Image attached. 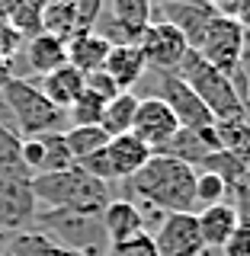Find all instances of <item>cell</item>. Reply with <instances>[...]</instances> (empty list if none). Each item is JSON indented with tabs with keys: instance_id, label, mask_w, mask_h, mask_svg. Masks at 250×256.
<instances>
[{
	"instance_id": "1",
	"label": "cell",
	"mask_w": 250,
	"mask_h": 256,
	"mask_svg": "<svg viewBox=\"0 0 250 256\" xmlns=\"http://www.w3.org/2000/svg\"><path fill=\"white\" fill-rule=\"evenodd\" d=\"M196 173L199 170L170 154H151L148 164L125 180L135 196L128 202H141L157 214H196Z\"/></svg>"
},
{
	"instance_id": "2",
	"label": "cell",
	"mask_w": 250,
	"mask_h": 256,
	"mask_svg": "<svg viewBox=\"0 0 250 256\" xmlns=\"http://www.w3.org/2000/svg\"><path fill=\"white\" fill-rule=\"evenodd\" d=\"M32 192H36L39 212L55 208V212H77V214H103V208L116 198L109 182L93 180L77 164L61 173L32 176Z\"/></svg>"
},
{
	"instance_id": "3",
	"label": "cell",
	"mask_w": 250,
	"mask_h": 256,
	"mask_svg": "<svg viewBox=\"0 0 250 256\" xmlns=\"http://www.w3.org/2000/svg\"><path fill=\"white\" fill-rule=\"evenodd\" d=\"M176 77L202 100V106L215 116V122L247 118V109H244V102H240V96L234 90V80H231L228 74H221L218 68H212L208 61H202L192 48L186 52V58H183Z\"/></svg>"
},
{
	"instance_id": "4",
	"label": "cell",
	"mask_w": 250,
	"mask_h": 256,
	"mask_svg": "<svg viewBox=\"0 0 250 256\" xmlns=\"http://www.w3.org/2000/svg\"><path fill=\"white\" fill-rule=\"evenodd\" d=\"M0 106L16 122L20 138H32V134H45V132H64V116L68 112H61L55 102H48V96L32 80L13 77L0 90Z\"/></svg>"
},
{
	"instance_id": "5",
	"label": "cell",
	"mask_w": 250,
	"mask_h": 256,
	"mask_svg": "<svg viewBox=\"0 0 250 256\" xmlns=\"http://www.w3.org/2000/svg\"><path fill=\"white\" fill-rule=\"evenodd\" d=\"M32 228H36L52 246L77 250L84 256H106V250H109L103 224H100V214H77V212L42 208V212H36Z\"/></svg>"
},
{
	"instance_id": "6",
	"label": "cell",
	"mask_w": 250,
	"mask_h": 256,
	"mask_svg": "<svg viewBox=\"0 0 250 256\" xmlns=\"http://www.w3.org/2000/svg\"><path fill=\"white\" fill-rule=\"evenodd\" d=\"M240 48H244V26H240L234 16L215 13L192 52L202 61H208L212 68H218L221 74L234 77L237 64H240Z\"/></svg>"
},
{
	"instance_id": "7",
	"label": "cell",
	"mask_w": 250,
	"mask_h": 256,
	"mask_svg": "<svg viewBox=\"0 0 250 256\" xmlns=\"http://www.w3.org/2000/svg\"><path fill=\"white\" fill-rule=\"evenodd\" d=\"M135 45H138V52L144 58V68L157 70V77L176 74L183 58H186V52H189V42L180 36V29H173L170 22H157V20H151L144 26V32L138 36Z\"/></svg>"
},
{
	"instance_id": "8",
	"label": "cell",
	"mask_w": 250,
	"mask_h": 256,
	"mask_svg": "<svg viewBox=\"0 0 250 256\" xmlns=\"http://www.w3.org/2000/svg\"><path fill=\"white\" fill-rule=\"evenodd\" d=\"M154 96L173 112V118H176V125H180V128H192V132L215 128V116L202 106V100H199V96L192 93L176 74H160Z\"/></svg>"
},
{
	"instance_id": "9",
	"label": "cell",
	"mask_w": 250,
	"mask_h": 256,
	"mask_svg": "<svg viewBox=\"0 0 250 256\" xmlns=\"http://www.w3.org/2000/svg\"><path fill=\"white\" fill-rule=\"evenodd\" d=\"M39 202L32 192V180L0 176V234H20L36 221Z\"/></svg>"
},
{
	"instance_id": "10",
	"label": "cell",
	"mask_w": 250,
	"mask_h": 256,
	"mask_svg": "<svg viewBox=\"0 0 250 256\" xmlns=\"http://www.w3.org/2000/svg\"><path fill=\"white\" fill-rule=\"evenodd\" d=\"M154 240L157 256H202L205 244L199 237L196 214H164L154 230H148Z\"/></svg>"
},
{
	"instance_id": "11",
	"label": "cell",
	"mask_w": 250,
	"mask_h": 256,
	"mask_svg": "<svg viewBox=\"0 0 250 256\" xmlns=\"http://www.w3.org/2000/svg\"><path fill=\"white\" fill-rule=\"evenodd\" d=\"M176 132H180V125H176L173 112L167 109L157 96H144V100H138L135 122H132V134L141 144H148L154 154H160V150L173 141Z\"/></svg>"
},
{
	"instance_id": "12",
	"label": "cell",
	"mask_w": 250,
	"mask_h": 256,
	"mask_svg": "<svg viewBox=\"0 0 250 256\" xmlns=\"http://www.w3.org/2000/svg\"><path fill=\"white\" fill-rule=\"evenodd\" d=\"M23 160H26V170L32 176L61 173L68 166H74V157L64 144V132H45V134L23 138Z\"/></svg>"
},
{
	"instance_id": "13",
	"label": "cell",
	"mask_w": 250,
	"mask_h": 256,
	"mask_svg": "<svg viewBox=\"0 0 250 256\" xmlns=\"http://www.w3.org/2000/svg\"><path fill=\"white\" fill-rule=\"evenodd\" d=\"M100 224H103V234H106L109 246L125 244V240H132L138 234H148V230H144V212L135 202H128V198H112V202L103 208Z\"/></svg>"
},
{
	"instance_id": "14",
	"label": "cell",
	"mask_w": 250,
	"mask_h": 256,
	"mask_svg": "<svg viewBox=\"0 0 250 256\" xmlns=\"http://www.w3.org/2000/svg\"><path fill=\"white\" fill-rule=\"evenodd\" d=\"M151 154H154V150H151L148 144H141L132 132L106 141V160H109V170H112V180L116 182L132 180V176L151 160Z\"/></svg>"
},
{
	"instance_id": "15",
	"label": "cell",
	"mask_w": 250,
	"mask_h": 256,
	"mask_svg": "<svg viewBox=\"0 0 250 256\" xmlns=\"http://www.w3.org/2000/svg\"><path fill=\"white\" fill-rule=\"evenodd\" d=\"M64 48H68V64L71 68H77L80 74H93V70H103L112 45L96 29H80L64 42Z\"/></svg>"
},
{
	"instance_id": "16",
	"label": "cell",
	"mask_w": 250,
	"mask_h": 256,
	"mask_svg": "<svg viewBox=\"0 0 250 256\" xmlns=\"http://www.w3.org/2000/svg\"><path fill=\"white\" fill-rule=\"evenodd\" d=\"M196 224H199V237H202L205 250H221L228 244V237L237 230L240 224V214L234 205L228 202H218V205H208L196 214Z\"/></svg>"
},
{
	"instance_id": "17",
	"label": "cell",
	"mask_w": 250,
	"mask_h": 256,
	"mask_svg": "<svg viewBox=\"0 0 250 256\" xmlns=\"http://www.w3.org/2000/svg\"><path fill=\"white\" fill-rule=\"evenodd\" d=\"M103 70L112 77V84H116L119 90H132V86L144 77L148 68H144V58H141L138 45H112Z\"/></svg>"
},
{
	"instance_id": "18",
	"label": "cell",
	"mask_w": 250,
	"mask_h": 256,
	"mask_svg": "<svg viewBox=\"0 0 250 256\" xmlns=\"http://www.w3.org/2000/svg\"><path fill=\"white\" fill-rule=\"evenodd\" d=\"M23 52H26L29 68L42 77L68 64V48H64V42L55 38V36H48V32H39V36L26 38V42H23Z\"/></svg>"
},
{
	"instance_id": "19",
	"label": "cell",
	"mask_w": 250,
	"mask_h": 256,
	"mask_svg": "<svg viewBox=\"0 0 250 256\" xmlns=\"http://www.w3.org/2000/svg\"><path fill=\"white\" fill-rule=\"evenodd\" d=\"M39 90L48 96V102H55L61 112H68L77 102V96L84 93V74H80L77 68H71V64H64V68L42 77V86H39Z\"/></svg>"
},
{
	"instance_id": "20",
	"label": "cell",
	"mask_w": 250,
	"mask_h": 256,
	"mask_svg": "<svg viewBox=\"0 0 250 256\" xmlns=\"http://www.w3.org/2000/svg\"><path fill=\"white\" fill-rule=\"evenodd\" d=\"M138 100H141V96H135L132 90H119V93L106 102V106H103L100 128L106 132V138H119V134H128V132H132Z\"/></svg>"
},
{
	"instance_id": "21",
	"label": "cell",
	"mask_w": 250,
	"mask_h": 256,
	"mask_svg": "<svg viewBox=\"0 0 250 256\" xmlns=\"http://www.w3.org/2000/svg\"><path fill=\"white\" fill-rule=\"evenodd\" d=\"M42 32L68 42V38L77 32L74 0H48V4H42Z\"/></svg>"
},
{
	"instance_id": "22",
	"label": "cell",
	"mask_w": 250,
	"mask_h": 256,
	"mask_svg": "<svg viewBox=\"0 0 250 256\" xmlns=\"http://www.w3.org/2000/svg\"><path fill=\"white\" fill-rule=\"evenodd\" d=\"M0 176L32 180V173L26 170V160H23V138L7 122H0Z\"/></svg>"
},
{
	"instance_id": "23",
	"label": "cell",
	"mask_w": 250,
	"mask_h": 256,
	"mask_svg": "<svg viewBox=\"0 0 250 256\" xmlns=\"http://www.w3.org/2000/svg\"><path fill=\"white\" fill-rule=\"evenodd\" d=\"M112 22L138 42L144 26L151 22V0H112Z\"/></svg>"
},
{
	"instance_id": "24",
	"label": "cell",
	"mask_w": 250,
	"mask_h": 256,
	"mask_svg": "<svg viewBox=\"0 0 250 256\" xmlns=\"http://www.w3.org/2000/svg\"><path fill=\"white\" fill-rule=\"evenodd\" d=\"M106 141L109 138H106V132H103L100 125H71L68 132H64V144H68L74 164L84 160V157H90V154H96L100 148H106Z\"/></svg>"
},
{
	"instance_id": "25",
	"label": "cell",
	"mask_w": 250,
	"mask_h": 256,
	"mask_svg": "<svg viewBox=\"0 0 250 256\" xmlns=\"http://www.w3.org/2000/svg\"><path fill=\"white\" fill-rule=\"evenodd\" d=\"M7 22H10L23 38L39 36V32H42V4H39V0H10Z\"/></svg>"
},
{
	"instance_id": "26",
	"label": "cell",
	"mask_w": 250,
	"mask_h": 256,
	"mask_svg": "<svg viewBox=\"0 0 250 256\" xmlns=\"http://www.w3.org/2000/svg\"><path fill=\"white\" fill-rule=\"evenodd\" d=\"M224 192H228V180L221 173H215V170L196 173V208L199 205L208 208V205L224 202Z\"/></svg>"
},
{
	"instance_id": "27",
	"label": "cell",
	"mask_w": 250,
	"mask_h": 256,
	"mask_svg": "<svg viewBox=\"0 0 250 256\" xmlns=\"http://www.w3.org/2000/svg\"><path fill=\"white\" fill-rule=\"evenodd\" d=\"M103 106H106V100H100V96H93L90 90H84V93L77 96V102L68 109L71 125H100Z\"/></svg>"
},
{
	"instance_id": "28",
	"label": "cell",
	"mask_w": 250,
	"mask_h": 256,
	"mask_svg": "<svg viewBox=\"0 0 250 256\" xmlns=\"http://www.w3.org/2000/svg\"><path fill=\"white\" fill-rule=\"evenodd\" d=\"M106 256H157V250H154V240H151V234H138V237L125 240V244L109 246Z\"/></svg>"
},
{
	"instance_id": "29",
	"label": "cell",
	"mask_w": 250,
	"mask_h": 256,
	"mask_svg": "<svg viewBox=\"0 0 250 256\" xmlns=\"http://www.w3.org/2000/svg\"><path fill=\"white\" fill-rule=\"evenodd\" d=\"M84 90H90L93 96H100V100H112V96L119 93V86L112 84V77L106 70H93V74H84Z\"/></svg>"
},
{
	"instance_id": "30",
	"label": "cell",
	"mask_w": 250,
	"mask_h": 256,
	"mask_svg": "<svg viewBox=\"0 0 250 256\" xmlns=\"http://www.w3.org/2000/svg\"><path fill=\"white\" fill-rule=\"evenodd\" d=\"M221 250H224V256H250V221L237 224V230L228 237V244Z\"/></svg>"
},
{
	"instance_id": "31",
	"label": "cell",
	"mask_w": 250,
	"mask_h": 256,
	"mask_svg": "<svg viewBox=\"0 0 250 256\" xmlns=\"http://www.w3.org/2000/svg\"><path fill=\"white\" fill-rule=\"evenodd\" d=\"M103 0H74V16H77V32L80 29H93V22L100 20Z\"/></svg>"
},
{
	"instance_id": "32",
	"label": "cell",
	"mask_w": 250,
	"mask_h": 256,
	"mask_svg": "<svg viewBox=\"0 0 250 256\" xmlns=\"http://www.w3.org/2000/svg\"><path fill=\"white\" fill-rule=\"evenodd\" d=\"M23 42H26V38H23L20 32H16L10 22H7V20H0V54L13 61V54L23 48Z\"/></svg>"
},
{
	"instance_id": "33",
	"label": "cell",
	"mask_w": 250,
	"mask_h": 256,
	"mask_svg": "<svg viewBox=\"0 0 250 256\" xmlns=\"http://www.w3.org/2000/svg\"><path fill=\"white\" fill-rule=\"evenodd\" d=\"M10 80H13V61L0 54V90H4V86L10 84Z\"/></svg>"
},
{
	"instance_id": "34",
	"label": "cell",
	"mask_w": 250,
	"mask_h": 256,
	"mask_svg": "<svg viewBox=\"0 0 250 256\" xmlns=\"http://www.w3.org/2000/svg\"><path fill=\"white\" fill-rule=\"evenodd\" d=\"M234 20H237L244 29H250V0H240V6H237V16H234Z\"/></svg>"
},
{
	"instance_id": "35",
	"label": "cell",
	"mask_w": 250,
	"mask_h": 256,
	"mask_svg": "<svg viewBox=\"0 0 250 256\" xmlns=\"http://www.w3.org/2000/svg\"><path fill=\"white\" fill-rule=\"evenodd\" d=\"M170 4H208V0H151V6H170Z\"/></svg>"
},
{
	"instance_id": "36",
	"label": "cell",
	"mask_w": 250,
	"mask_h": 256,
	"mask_svg": "<svg viewBox=\"0 0 250 256\" xmlns=\"http://www.w3.org/2000/svg\"><path fill=\"white\" fill-rule=\"evenodd\" d=\"M45 256H84V253H77V250H64V246H48V253Z\"/></svg>"
},
{
	"instance_id": "37",
	"label": "cell",
	"mask_w": 250,
	"mask_h": 256,
	"mask_svg": "<svg viewBox=\"0 0 250 256\" xmlns=\"http://www.w3.org/2000/svg\"><path fill=\"white\" fill-rule=\"evenodd\" d=\"M244 109H247V118H250V84H247V90H244Z\"/></svg>"
},
{
	"instance_id": "38",
	"label": "cell",
	"mask_w": 250,
	"mask_h": 256,
	"mask_svg": "<svg viewBox=\"0 0 250 256\" xmlns=\"http://www.w3.org/2000/svg\"><path fill=\"white\" fill-rule=\"evenodd\" d=\"M7 10H10V0H0V20H7Z\"/></svg>"
}]
</instances>
